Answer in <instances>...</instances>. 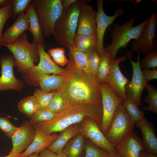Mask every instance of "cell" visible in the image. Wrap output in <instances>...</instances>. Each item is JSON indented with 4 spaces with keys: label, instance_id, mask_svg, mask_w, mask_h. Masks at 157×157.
Masks as SVG:
<instances>
[{
    "label": "cell",
    "instance_id": "obj_1",
    "mask_svg": "<svg viewBox=\"0 0 157 157\" xmlns=\"http://www.w3.org/2000/svg\"><path fill=\"white\" fill-rule=\"evenodd\" d=\"M69 59L62 91L71 104L102 105V97L96 78L78 68L69 53Z\"/></svg>",
    "mask_w": 157,
    "mask_h": 157
},
{
    "label": "cell",
    "instance_id": "obj_2",
    "mask_svg": "<svg viewBox=\"0 0 157 157\" xmlns=\"http://www.w3.org/2000/svg\"><path fill=\"white\" fill-rule=\"evenodd\" d=\"M102 115V105L69 104L62 111L56 114L52 120L37 126L43 133L50 135L81 122L88 117L96 122L100 127Z\"/></svg>",
    "mask_w": 157,
    "mask_h": 157
},
{
    "label": "cell",
    "instance_id": "obj_3",
    "mask_svg": "<svg viewBox=\"0 0 157 157\" xmlns=\"http://www.w3.org/2000/svg\"><path fill=\"white\" fill-rule=\"evenodd\" d=\"M90 0H76L62 12L56 22L53 35L56 41L63 47L69 49L73 46V40L80 11L84 5Z\"/></svg>",
    "mask_w": 157,
    "mask_h": 157
},
{
    "label": "cell",
    "instance_id": "obj_4",
    "mask_svg": "<svg viewBox=\"0 0 157 157\" xmlns=\"http://www.w3.org/2000/svg\"><path fill=\"white\" fill-rule=\"evenodd\" d=\"M25 32L13 41L3 44L12 53L15 66L22 75L28 69L39 63L40 56L38 45L30 43Z\"/></svg>",
    "mask_w": 157,
    "mask_h": 157
},
{
    "label": "cell",
    "instance_id": "obj_5",
    "mask_svg": "<svg viewBox=\"0 0 157 157\" xmlns=\"http://www.w3.org/2000/svg\"><path fill=\"white\" fill-rule=\"evenodd\" d=\"M149 18L135 26H133V24L136 17H132L122 24H114L111 34V44L104 48L105 52L108 54L110 60L115 58L120 48L126 49L130 40L138 37Z\"/></svg>",
    "mask_w": 157,
    "mask_h": 157
},
{
    "label": "cell",
    "instance_id": "obj_6",
    "mask_svg": "<svg viewBox=\"0 0 157 157\" xmlns=\"http://www.w3.org/2000/svg\"><path fill=\"white\" fill-rule=\"evenodd\" d=\"M61 0H32L42 34L53 35L55 24L62 12Z\"/></svg>",
    "mask_w": 157,
    "mask_h": 157
},
{
    "label": "cell",
    "instance_id": "obj_7",
    "mask_svg": "<svg viewBox=\"0 0 157 157\" xmlns=\"http://www.w3.org/2000/svg\"><path fill=\"white\" fill-rule=\"evenodd\" d=\"M38 46L40 56L38 64L22 75L24 82L34 87L40 86L39 80L44 75L52 74L65 76L66 72L65 69L60 67L55 64L48 53L45 51L46 46L40 44Z\"/></svg>",
    "mask_w": 157,
    "mask_h": 157
},
{
    "label": "cell",
    "instance_id": "obj_8",
    "mask_svg": "<svg viewBox=\"0 0 157 157\" xmlns=\"http://www.w3.org/2000/svg\"><path fill=\"white\" fill-rule=\"evenodd\" d=\"M122 103L117 106L104 135L114 146L133 131L135 124L128 115Z\"/></svg>",
    "mask_w": 157,
    "mask_h": 157
},
{
    "label": "cell",
    "instance_id": "obj_9",
    "mask_svg": "<svg viewBox=\"0 0 157 157\" xmlns=\"http://www.w3.org/2000/svg\"><path fill=\"white\" fill-rule=\"evenodd\" d=\"M138 53L137 60L135 62L131 60L132 54L128 51L126 54L131 64L133 74L131 80L129 81L125 88L128 97L130 98L136 106L139 108L142 104L141 96L144 89L148 84L144 77L140 65V51Z\"/></svg>",
    "mask_w": 157,
    "mask_h": 157
},
{
    "label": "cell",
    "instance_id": "obj_10",
    "mask_svg": "<svg viewBox=\"0 0 157 157\" xmlns=\"http://www.w3.org/2000/svg\"><path fill=\"white\" fill-rule=\"evenodd\" d=\"M156 23L157 15L154 12L149 17L138 37L132 41V51H140L144 55L157 48L156 41Z\"/></svg>",
    "mask_w": 157,
    "mask_h": 157
},
{
    "label": "cell",
    "instance_id": "obj_11",
    "mask_svg": "<svg viewBox=\"0 0 157 157\" xmlns=\"http://www.w3.org/2000/svg\"><path fill=\"white\" fill-rule=\"evenodd\" d=\"M99 86L102 95L103 108L102 122L99 128L105 135L117 106L123 99L117 96L107 83H99Z\"/></svg>",
    "mask_w": 157,
    "mask_h": 157
},
{
    "label": "cell",
    "instance_id": "obj_12",
    "mask_svg": "<svg viewBox=\"0 0 157 157\" xmlns=\"http://www.w3.org/2000/svg\"><path fill=\"white\" fill-rule=\"evenodd\" d=\"M97 4V11L96 17V35L97 44L96 48L100 56L105 53L103 46V39L105 31L108 26L112 24L118 17L123 15L126 11L123 8L117 9L112 16H108L103 9L104 0H96Z\"/></svg>",
    "mask_w": 157,
    "mask_h": 157
},
{
    "label": "cell",
    "instance_id": "obj_13",
    "mask_svg": "<svg viewBox=\"0 0 157 157\" xmlns=\"http://www.w3.org/2000/svg\"><path fill=\"white\" fill-rule=\"evenodd\" d=\"M1 75L0 92L9 90L20 91L25 87L24 82L16 78L13 73L15 66L13 56L2 55L0 56Z\"/></svg>",
    "mask_w": 157,
    "mask_h": 157
},
{
    "label": "cell",
    "instance_id": "obj_14",
    "mask_svg": "<svg viewBox=\"0 0 157 157\" xmlns=\"http://www.w3.org/2000/svg\"><path fill=\"white\" fill-rule=\"evenodd\" d=\"M80 126V132L96 146L109 153L116 151L114 146L108 140L94 120L86 117L81 122Z\"/></svg>",
    "mask_w": 157,
    "mask_h": 157
},
{
    "label": "cell",
    "instance_id": "obj_15",
    "mask_svg": "<svg viewBox=\"0 0 157 157\" xmlns=\"http://www.w3.org/2000/svg\"><path fill=\"white\" fill-rule=\"evenodd\" d=\"M127 59V56H124L110 60V69L106 82L113 92L124 100L128 98L125 88L129 81L122 73L119 65L120 63Z\"/></svg>",
    "mask_w": 157,
    "mask_h": 157
},
{
    "label": "cell",
    "instance_id": "obj_16",
    "mask_svg": "<svg viewBox=\"0 0 157 157\" xmlns=\"http://www.w3.org/2000/svg\"><path fill=\"white\" fill-rule=\"evenodd\" d=\"M35 134L34 126L29 121H24L11 138L12 148L10 153L20 154L31 143Z\"/></svg>",
    "mask_w": 157,
    "mask_h": 157
},
{
    "label": "cell",
    "instance_id": "obj_17",
    "mask_svg": "<svg viewBox=\"0 0 157 157\" xmlns=\"http://www.w3.org/2000/svg\"><path fill=\"white\" fill-rule=\"evenodd\" d=\"M114 147L122 157H138L144 150L142 141L133 131Z\"/></svg>",
    "mask_w": 157,
    "mask_h": 157
},
{
    "label": "cell",
    "instance_id": "obj_18",
    "mask_svg": "<svg viewBox=\"0 0 157 157\" xmlns=\"http://www.w3.org/2000/svg\"><path fill=\"white\" fill-rule=\"evenodd\" d=\"M97 12L86 3L82 8L78 17L77 35L87 36L96 35Z\"/></svg>",
    "mask_w": 157,
    "mask_h": 157
},
{
    "label": "cell",
    "instance_id": "obj_19",
    "mask_svg": "<svg viewBox=\"0 0 157 157\" xmlns=\"http://www.w3.org/2000/svg\"><path fill=\"white\" fill-rule=\"evenodd\" d=\"M35 134L33 142L28 147L20 154L19 157H27L34 153L39 154L42 150L47 148L58 136L55 133L50 135L42 132L37 125H34Z\"/></svg>",
    "mask_w": 157,
    "mask_h": 157
},
{
    "label": "cell",
    "instance_id": "obj_20",
    "mask_svg": "<svg viewBox=\"0 0 157 157\" xmlns=\"http://www.w3.org/2000/svg\"><path fill=\"white\" fill-rule=\"evenodd\" d=\"M142 133L144 150L151 154H157V138L154 125L144 117L135 123Z\"/></svg>",
    "mask_w": 157,
    "mask_h": 157
},
{
    "label": "cell",
    "instance_id": "obj_21",
    "mask_svg": "<svg viewBox=\"0 0 157 157\" xmlns=\"http://www.w3.org/2000/svg\"><path fill=\"white\" fill-rule=\"evenodd\" d=\"M29 22L25 12L19 15L14 24L3 34L2 43H8L16 39L21 34L29 28Z\"/></svg>",
    "mask_w": 157,
    "mask_h": 157
},
{
    "label": "cell",
    "instance_id": "obj_22",
    "mask_svg": "<svg viewBox=\"0 0 157 157\" xmlns=\"http://www.w3.org/2000/svg\"><path fill=\"white\" fill-rule=\"evenodd\" d=\"M56 139L47 148L54 153L59 154L68 142L74 137L80 133V125L76 124L72 125L60 132Z\"/></svg>",
    "mask_w": 157,
    "mask_h": 157
},
{
    "label": "cell",
    "instance_id": "obj_23",
    "mask_svg": "<svg viewBox=\"0 0 157 157\" xmlns=\"http://www.w3.org/2000/svg\"><path fill=\"white\" fill-rule=\"evenodd\" d=\"M26 14L28 18L29 26L28 30L33 36L32 43L37 45L45 46L44 39L33 5L32 2L26 10Z\"/></svg>",
    "mask_w": 157,
    "mask_h": 157
},
{
    "label": "cell",
    "instance_id": "obj_24",
    "mask_svg": "<svg viewBox=\"0 0 157 157\" xmlns=\"http://www.w3.org/2000/svg\"><path fill=\"white\" fill-rule=\"evenodd\" d=\"M64 80V76L55 74L44 75L39 80L40 89L47 93L56 91L63 88Z\"/></svg>",
    "mask_w": 157,
    "mask_h": 157
},
{
    "label": "cell",
    "instance_id": "obj_25",
    "mask_svg": "<svg viewBox=\"0 0 157 157\" xmlns=\"http://www.w3.org/2000/svg\"><path fill=\"white\" fill-rule=\"evenodd\" d=\"M84 137L81 132L77 134L68 142L62 152L67 157H80L84 146Z\"/></svg>",
    "mask_w": 157,
    "mask_h": 157
},
{
    "label": "cell",
    "instance_id": "obj_26",
    "mask_svg": "<svg viewBox=\"0 0 157 157\" xmlns=\"http://www.w3.org/2000/svg\"><path fill=\"white\" fill-rule=\"evenodd\" d=\"M70 103L61 89L55 92L47 109L56 114L64 109Z\"/></svg>",
    "mask_w": 157,
    "mask_h": 157
},
{
    "label": "cell",
    "instance_id": "obj_27",
    "mask_svg": "<svg viewBox=\"0 0 157 157\" xmlns=\"http://www.w3.org/2000/svg\"><path fill=\"white\" fill-rule=\"evenodd\" d=\"M97 40L96 35L87 36L76 34L74 38V46L86 53L96 47Z\"/></svg>",
    "mask_w": 157,
    "mask_h": 157
},
{
    "label": "cell",
    "instance_id": "obj_28",
    "mask_svg": "<svg viewBox=\"0 0 157 157\" xmlns=\"http://www.w3.org/2000/svg\"><path fill=\"white\" fill-rule=\"evenodd\" d=\"M18 110L31 119L39 109L36 99L33 95L29 96L21 99L18 103Z\"/></svg>",
    "mask_w": 157,
    "mask_h": 157
},
{
    "label": "cell",
    "instance_id": "obj_29",
    "mask_svg": "<svg viewBox=\"0 0 157 157\" xmlns=\"http://www.w3.org/2000/svg\"><path fill=\"white\" fill-rule=\"evenodd\" d=\"M68 49L69 53L72 56L76 67L88 74L92 75L88 65L86 54L74 45L70 46Z\"/></svg>",
    "mask_w": 157,
    "mask_h": 157
},
{
    "label": "cell",
    "instance_id": "obj_30",
    "mask_svg": "<svg viewBox=\"0 0 157 157\" xmlns=\"http://www.w3.org/2000/svg\"><path fill=\"white\" fill-rule=\"evenodd\" d=\"M101 57V61L98 68L96 79L98 83L106 82L110 69V60L106 53Z\"/></svg>",
    "mask_w": 157,
    "mask_h": 157
},
{
    "label": "cell",
    "instance_id": "obj_31",
    "mask_svg": "<svg viewBox=\"0 0 157 157\" xmlns=\"http://www.w3.org/2000/svg\"><path fill=\"white\" fill-rule=\"evenodd\" d=\"M122 104L128 115L135 123L144 117V113L140 110L130 98L123 100Z\"/></svg>",
    "mask_w": 157,
    "mask_h": 157
},
{
    "label": "cell",
    "instance_id": "obj_32",
    "mask_svg": "<svg viewBox=\"0 0 157 157\" xmlns=\"http://www.w3.org/2000/svg\"><path fill=\"white\" fill-rule=\"evenodd\" d=\"M146 88L148 94L144 99L145 103L148 104L147 107H144L141 109L144 110L152 111L157 113V88L149 83Z\"/></svg>",
    "mask_w": 157,
    "mask_h": 157
},
{
    "label": "cell",
    "instance_id": "obj_33",
    "mask_svg": "<svg viewBox=\"0 0 157 157\" xmlns=\"http://www.w3.org/2000/svg\"><path fill=\"white\" fill-rule=\"evenodd\" d=\"M56 114L47 109H39L29 121L32 125L49 121L54 117Z\"/></svg>",
    "mask_w": 157,
    "mask_h": 157
},
{
    "label": "cell",
    "instance_id": "obj_34",
    "mask_svg": "<svg viewBox=\"0 0 157 157\" xmlns=\"http://www.w3.org/2000/svg\"><path fill=\"white\" fill-rule=\"evenodd\" d=\"M85 155L83 157H107L109 153L88 141L84 145Z\"/></svg>",
    "mask_w": 157,
    "mask_h": 157
},
{
    "label": "cell",
    "instance_id": "obj_35",
    "mask_svg": "<svg viewBox=\"0 0 157 157\" xmlns=\"http://www.w3.org/2000/svg\"><path fill=\"white\" fill-rule=\"evenodd\" d=\"M55 92L47 93L42 91L40 89L35 90L33 95L38 104L39 109H43L47 107Z\"/></svg>",
    "mask_w": 157,
    "mask_h": 157
},
{
    "label": "cell",
    "instance_id": "obj_36",
    "mask_svg": "<svg viewBox=\"0 0 157 157\" xmlns=\"http://www.w3.org/2000/svg\"><path fill=\"white\" fill-rule=\"evenodd\" d=\"M86 54L90 71L93 76L96 78L97 71L101 61V57L98 54L96 47Z\"/></svg>",
    "mask_w": 157,
    "mask_h": 157
},
{
    "label": "cell",
    "instance_id": "obj_37",
    "mask_svg": "<svg viewBox=\"0 0 157 157\" xmlns=\"http://www.w3.org/2000/svg\"><path fill=\"white\" fill-rule=\"evenodd\" d=\"M13 6L9 4L0 8V48L3 46L2 43L3 29L7 20L12 17Z\"/></svg>",
    "mask_w": 157,
    "mask_h": 157
},
{
    "label": "cell",
    "instance_id": "obj_38",
    "mask_svg": "<svg viewBox=\"0 0 157 157\" xmlns=\"http://www.w3.org/2000/svg\"><path fill=\"white\" fill-rule=\"evenodd\" d=\"M48 53L53 58V61L56 65L64 66L67 64L69 60L65 55V50L63 47L52 48Z\"/></svg>",
    "mask_w": 157,
    "mask_h": 157
},
{
    "label": "cell",
    "instance_id": "obj_39",
    "mask_svg": "<svg viewBox=\"0 0 157 157\" xmlns=\"http://www.w3.org/2000/svg\"><path fill=\"white\" fill-rule=\"evenodd\" d=\"M141 68L150 69L157 67V50L156 48L153 51L144 55L140 62Z\"/></svg>",
    "mask_w": 157,
    "mask_h": 157
},
{
    "label": "cell",
    "instance_id": "obj_40",
    "mask_svg": "<svg viewBox=\"0 0 157 157\" xmlns=\"http://www.w3.org/2000/svg\"><path fill=\"white\" fill-rule=\"evenodd\" d=\"M32 0H11L13 6L12 17L15 18L17 15L25 12Z\"/></svg>",
    "mask_w": 157,
    "mask_h": 157
},
{
    "label": "cell",
    "instance_id": "obj_41",
    "mask_svg": "<svg viewBox=\"0 0 157 157\" xmlns=\"http://www.w3.org/2000/svg\"><path fill=\"white\" fill-rule=\"evenodd\" d=\"M18 128L13 125L8 118L0 116V129L6 137L11 138Z\"/></svg>",
    "mask_w": 157,
    "mask_h": 157
},
{
    "label": "cell",
    "instance_id": "obj_42",
    "mask_svg": "<svg viewBox=\"0 0 157 157\" xmlns=\"http://www.w3.org/2000/svg\"><path fill=\"white\" fill-rule=\"evenodd\" d=\"M142 72L145 79L148 82L151 80L157 78V67L143 69Z\"/></svg>",
    "mask_w": 157,
    "mask_h": 157
},
{
    "label": "cell",
    "instance_id": "obj_43",
    "mask_svg": "<svg viewBox=\"0 0 157 157\" xmlns=\"http://www.w3.org/2000/svg\"><path fill=\"white\" fill-rule=\"evenodd\" d=\"M76 0H61V5L62 11L67 10L73 3Z\"/></svg>",
    "mask_w": 157,
    "mask_h": 157
},
{
    "label": "cell",
    "instance_id": "obj_44",
    "mask_svg": "<svg viewBox=\"0 0 157 157\" xmlns=\"http://www.w3.org/2000/svg\"><path fill=\"white\" fill-rule=\"evenodd\" d=\"M39 154L40 157H55L54 153L48 148L42 150Z\"/></svg>",
    "mask_w": 157,
    "mask_h": 157
},
{
    "label": "cell",
    "instance_id": "obj_45",
    "mask_svg": "<svg viewBox=\"0 0 157 157\" xmlns=\"http://www.w3.org/2000/svg\"><path fill=\"white\" fill-rule=\"evenodd\" d=\"M138 157H157V154L150 153L145 151H142Z\"/></svg>",
    "mask_w": 157,
    "mask_h": 157
},
{
    "label": "cell",
    "instance_id": "obj_46",
    "mask_svg": "<svg viewBox=\"0 0 157 157\" xmlns=\"http://www.w3.org/2000/svg\"><path fill=\"white\" fill-rule=\"evenodd\" d=\"M10 3V0H0V6L3 7Z\"/></svg>",
    "mask_w": 157,
    "mask_h": 157
},
{
    "label": "cell",
    "instance_id": "obj_47",
    "mask_svg": "<svg viewBox=\"0 0 157 157\" xmlns=\"http://www.w3.org/2000/svg\"><path fill=\"white\" fill-rule=\"evenodd\" d=\"M107 157H122L116 151L112 153H109Z\"/></svg>",
    "mask_w": 157,
    "mask_h": 157
},
{
    "label": "cell",
    "instance_id": "obj_48",
    "mask_svg": "<svg viewBox=\"0 0 157 157\" xmlns=\"http://www.w3.org/2000/svg\"><path fill=\"white\" fill-rule=\"evenodd\" d=\"M19 154H13L9 152L8 155L2 157H19Z\"/></svg>",
    "mask_w": 157,
    "mask_h": 157
},
{
    "label": "cell",
    "instance_id": "obj_49",
    "mask_svg": "<svg viewBox=\"0 0 157 157\" xmlns=\"http://www.w3.org/2000/svg\"><path fill=\"white\" fill-rule=\"evenodd\" d=\"M27 157H40L39 154L34 153L30 155Z\"/></svg>",
    "mask_w": 157,
    "mask_h": 157
},
{
    "label": "cell",
    "instance_id": "obj_50",
    "mask_svg": "<svg viewBox=\"0 0 157 157\" xmlns=\"http://www.w3.org/2000/svg\"><path fill=\"white\" fill-rule=\"evenodd\" d=\"M55 157H67L66 156L63 152L61 154H54Z\"/></svg>",
    "mask_w": 157,
    "mask_h": 157
}]
</instances>
